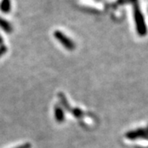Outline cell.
<instances>
[{
    "mask_svg": "<svg viewBox=\"0 0 148 148\" xmlns=\"http://www.w3.org/2000/svg\"><path fill=\"white\" fill-rule=\"evenodd\" d=\"M53 36L65 49H67L68 50H70V51L74 50V49L76 47L75 43L63 32L60 31H55L53 33Z\"/></svg>",
    "mask_w": 148,
    "mask_h": 148,
    "instance_id": "1",
    "label": "cell"
},
{
    "mask_svg": "<svg viewBox=\"0 0 148 148\" xmlns=\"http://www.w3.org/2000/svg\"><path fill=\"white\" fill-rule=\"evenodd\" d=\"M54 117L55 119L58 123H63L65 119V115H64V110L59 106H56L54 108Z\"/></svg>",
    "mask_w": 148,
    "mask_h": 148,
    "instance_id": "2",
    "label": "cell"
},
{
    "mask_svg": "<svg viewBox=\"0 0 148 148\" xmlns=\"http://www.w3.org/2000/svg\"><path fill=\"white\" fill-rule=\"evenodd\" d=\"M12 8L11 0H2L0 3V10L3 13H8L10 12Z\"/></svg>",
    "mask_w": 148,
    "mask_h": 148,
    "instance_id": "3",
    "label": "cell"
},
{
    "mask_svg": "<svg viewBox=\"0 0 148 148\" xmlns=\"http://www.w3.org/2000/svg\"><path fill=\"white\" fill-rule=\"evenodd\" d=\"M0 27L3 29V31H4L7 33H11L12 32V27L9 23V21L3 19L1 16H0Z\"/></svg>",
    "mask_w": 148,
    "mask_h": 148,
    "instance_id": "4",
    "label": "cell"
},
{
    "mask_svg": "<svg viewBox=\"0 0 148 148\" xmlns=\"http://www.w3.org/2000/svg\"><path fill=\"white\" fill-rule=\"evenodd\" d=\"M58 99L60 100V102H61V104L63 105L64 108L67 110L70 111L71 110V108H70V105H69V101L67 100V98H66V96L64 95V93H58Z\"/></svg>",
    "mask_w": 148,
    "mask_h": 148,
    "instance_id": "5",
    "label": "cell"
},
{
    "mask_svg": "<svg viewBox=\"0 0 148 148\" xmlns=\"http://www.w3.org/2000/svg\"><path fill=\"white\" fill-rule=\"evenodd\" d=\"M70 112L73 114L74 117H76V118H81V117L82 116V114H83V113H82V111L80 109L78 108H75V109H73V110H71Z\"/></svg>",
    "mask_w": 148,
    "mask_h": 148,
    "instance_id": "6",
    "label": "cell"
},
{
    "mask_svg": "<svg viewBox=\"0 0 148 148\" xmlns=\"http://www.w3.org/2000/svg\"><path fill=\"white\" fill-rule=\"evenodd\" d=\"M7 50H8V48L6 47V46H4V45H1L0 46V58L7 52Z\"/></svg>",
    "mask_w": 148,
    "mask_h": 148,
    "instance_id": "7",
    "label": "cell"
},
{
    "mask_svg": "<svg viewBox=\"0 0 148 148\" xmlns=\"http://www.w3.org/2000/svg\"><path fill=\"white\" fill-rule=\"evenodd\" d=\"M32 147V145L30 143H25V144H22L21 146L17 147L16 148H31Z\"/></svg>",
    "mask_w": 148,
    "mask_h": 148,
    "instance_id": "8",
    "label": "cell"
},
{
    "mask_svg": "<svg viewBox=\"0 0 148 148\" xmlns=\"http://www.w3.org/2000/svg\"><path fill=\"white\" fill-rule=\"evenodd\" d=\"M3 42V38L1 37V36H0V45H2Z\"/></svg>",
    "mask_w": 148,
    "mask_h": 148,
    "instance_id": "9",
    "label": "cell"
}]
</instances>
